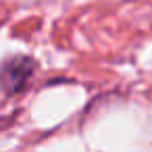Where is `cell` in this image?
<instances>
[{"label": "cell", "mask_w": 152, "mask_h": 152, "mask_svg": "<svg viewBox=\"0 0 152 152\" xmlns=\"http://www.w3.org/2000/svg\"><path fill=\"white\" fill-rule=\"evenodd\" d=\"M36 71V61L29 56H13L2 65V90L4 94H17L25 88Z\"/></svg>", "instance_id": "obj_1"}]
</instances>
